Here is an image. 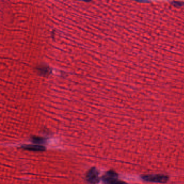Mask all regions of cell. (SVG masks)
Listing matches in <instances>:
<instances>
[{
	"label": "cell",
	"instance_id": "5b68a950",
	"mask_svg": "<svg viewBox=\"0 0 184 184\" xmlns=\"http://www.w3.org/2000/svg\"><path fill=\"white\" fill-rule=\"evenodd\" d=\"M31 141L33 143L37 144V145H41L44 143L45 140L44 138L39 137H33L31 138Z\"/></svg>",
	"mask_w": 184,
	"mask_h": 184
},
{
	"label": "cell",
	"instance_id": "3957f363",
	"mask_svg": "<svg viewBox=\"0 0 184 184\" xmlns=\"http://www.w3.org/2000/svg\"><path fill=\"white\" fill-rule=\"evenodd\" d=\"M86 179L91 184H97L99 182V173L96 168L93 167L89 171L86 175Z\"/></svg>",
	"mask_w": 184,
	"mask_h": 184
},
{
	"label": "cell",
	"instance_id": "277c9868",
	"mask_svg": "<svg viewBox=\"0 0 184 184\" xmlns=\"http://www.w3.org/2000/svg\"><path fill=\"white\" fill-rule=\"evenodd\" d=\"M22 148L29 151H43L45 150V147L41 145H24Z\"/></svg>",
	"mask_w": 184,
	"mask_h": 184
},
{
	"label": "cell",
	"instance_id": "7a4b0ae2",
	"mask_svg": "<svg viewBox=\"0 0 184 184\" xmlns=\"http://www.w3.org/2000/svg\"><path fill=\"white\" fill-rule=\"evenodd\" d=\"M144 181L150 182L157 183H166L169 180V177L163 174H155V175H146L142 177Z\"/></svg>",
	"mask_w": 184,
	"mask_h": 184
},
{
	"label": "cell",
	"instance_id": "6da1fadb",
	"mask_svg": "<svg viewBox=\"0 0 184 184\" xmlns=\"http://www.w3.org/2000/svg\"><path fill=\"white\" fill-rule=\"evenodd\" d=\"M118 174L114 171H109L102 177L105 184H127L123 181L118 180Z\"/></svg>",
	"mask_w": 184,
	"mask_h": 184
}]
</instances>
